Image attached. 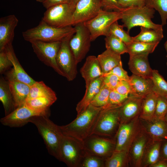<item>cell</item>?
Segmentation results:
<instances>
[{"mask_svg": "<svg viewBox=\"0 0 167 167\" xmlns=\"http://www.w3.org/2000/svg\"><path fill=\"white\" fill-rule=\"evenodd\" d=\"M86 152L106 159L115 151L116 141L114 139L96 135H91L83 141Z\"/></svg>", "mask_w": 167, "mask_h": 167, "instance_id": "cell-12", "label": "cell"}, {"mask_svg": "<svg viewBox=\"0 0 167 167\" xmlns=\"http://www.w3.org/2000/svg\"><path fill=\"white\" fill-rule=\"evenodd\" d=\"M120 5L123 8L137 6H145L146 0H118Z\"/></svg>", "mask_w": 167, "mask_h": 167, "instance_id": "cell-48", "label": "cell"}, {"mask_svg": "<svg viewBox=\"0 0 167 167\" xmlns=\"http://www.w3.org/2000/svg\"><path fill=\"white\" fill-rule=\"evenodd\" d=\"M114 90L121 94L129 95L131 91V87L129 81L125 80H120Z\"/></svg>", "mask_w": 167, "mask_h": 167, "instance_id": "cell-47", "label": "cell"}, {"mask_svg": "<svg viewBox=\"0 0 167 167\" xmlns=\"http://www.w3.org/2000/svg\"><path fill=\"white\" fill-rule=\"evenodd\" d=\"M56 101L45 97L32 99L25 102V105L30 109L42 112H50L49 107Z\"/></svg>", "mask_w": 167, "mask_h": 167, "instance_id": "cell-35", "label": "cell"}, {"mask_svg": "<svg viewBox=\"0 0 167 167\" xmlns=\"http://www.w3.org/2000/svg\"><path fill=\"white\" fill-rule=\"evenodd\" d=\"M75 6L71 3L55 5L46 9L42 19L53 26L62 28L72 26Z\"/></svg>", "mask_w": 167, "mask_h": 167, "instance_id": "cell-8", "label": "cell"}, {"mask_svg": "<svg viewBox=\"0 0 167 167\" xmlns=\"http://www.w3.org/2000/svg\"><path fill=\"white\" fill-rule=\"evenodd\" d=\"M86 153L83 141L64 135L59 160L70 167H79Z\"/></svg>", "mask_w": 167, "mask_h": 167, "instance_id": "cell-6", "label": "cell"}, {"mask_svg": "<svg viewBox=\"0 0 167 167\" xmlns=\"http://www.w3.org/2000/svg\"><path fill=\"white\" fill-rule=\"evenodd\" d=\"M36 0V1L37 2H41V3H42L44 1V0Z\"/></svg>", "mask_w": 167, "mask_h": 167, "instance_id": "cell-55", "label": "cell"}, {"mask_svg": "<svg viewBox=\"0 0 167 167\" xmlns=\"http://www.w3.org/2000/svg\"><path fill=\"white\" fill-rule=\"evenodd\" d=\"M79 0H71V3L75 6L76 3Z\"/></svg>", "mask_w": 167, "mask_h": 167, "instance_id": "cell-52", "label": "cell"}, {"mask_svg": "<svg viewBox=\"0 0 167 167\" xmlns=\"http://www.w3.org/2000/svg\"><path fill=\"white\" fill-rule=\"evenodd\" d=\"M157 96L158 95L152 92L143 97L141 111L139 116V118L149 120L153 118Z\"/></svg>", "mask_w": 167, "mask_h": 167, "instance_id": "cell-30", "label": "cell"}, {"mask_svg": "<svg viewBox=\"0 0 167 167\" xmlns=\"http://www.w3.org/2000/svg\"><path fill=\"white\" fill-rule=\"evenodd\" d=\"M162 142L153 140L150 138L144 151L141 166L150 167L159 160Z\"/></svg>", "mask_w": 167, "mask_h": 167, "instance_id": "cell-26", "label": "cell"}, {"mask_svg": "<svg viewBox=\"0 0 167 167\" xmlns=\"http://www.w3.org/2000/svg\"><path fill=\"white\" fill-rule=\"evenodd\" d=\"M105 160L86 152L79 167H105Z\"/></svg>", "mask_w": 167, "mask_h": 167, "instance_id": "cell-41", "label": "cell"}, {"mask_svg": "<svg viewBox=\"0 0 167 167\" xmlns=\"http://www.w3.org/2000/svg\"><path fill=\"white\" fill-rule=\"evenodd\" d=\"M8 58L11 62L13 68L9 71L17 80L32 86L35 82L26 72L20 64L15 53L12 44L7 45L4 49Z\"/></svg>", "mask_w": 167, "mask_h": 167, "instance_id": "cell-21", "label": "cell"}, {"mask_svg": "<svg viewBox=\"0 0 167 167\" xmlns=\"http://www.w3.org/2000/svg\"><path fill=\"white\" fill-rule=\"evenodd\" d=\"M159 160L167 161V140L162 143Z\"/></svg>", "mask_w": 167, "mask_h": 167, "instance_id": "cell-50", "label": "cell"}, {"mask_svg": "<svg viewBox=\"0 0 167 167\" xmlns=\"http://www.w3.org/2000/svg\"><path fill=\"white\" fill-rule=\"evenodd\" d=\"M145 6L156 10L159 12L163 26L167 24V0H146Z\"/></svg>", "mask_w": 167, "mask_h": 167, "instance_id": "cell-37", "label": "cell"}, {"mask_svg": "<svg viewBox=\"0 0 167 167\" xmlns=\"http://www.w3.org/2000/svg\"><path fill=\"white\" fill-rule=\"evenodd\" d=\"M123 26L118 24V21L113 23L110 28V34H112L120 39L126 45L133 41V37L131 36L127 31L123 29Z\"/></svg>", "mask_w": 167, "mask_h": 167, "instance_id": "cell-39", "label": "cell"}, {"mask_svg": "<svg viewBox=\"0 0 167 167\" xmlns=\"http://www.w3.org/2000/svg\"><path fill=\"white\" fill-rule=\"evenodd\" d=\"M164 120H165V121L167 123V114H166V115H165V117Z\"/></svg>", "mask_w": 167, "mask_h": 167, "instance_id": "cell-54", "label": "cell"}, {"mask_svg": "<svg viewBox=\"0 0 167 167\" xmlns=\"http://www.w3.org/2000/svg\"><path fill=\"white\" fill-rule=\"evenodd\" d=\"M19 20L14 15L0 19V51L4 50L9 45L12 44L14 32Z\"/></svg>", "mask_w": 167, "mask_h": 167, "instance_id": "cell-18", "label": "cell"}, {"mask_svg": "<svg viewBox=\"0 0 167 167\" xmlns=\"http://www.w3.org/2000/svg\"><path fill=\"white\" fill-rule=\"evenodd\" d=\"M128 151L126 150L115 151L106 159L105 167H123L128 162Z\"/></svg>", "mask_w": 167, "mask_h": 167, "instance_id": "cell-33", "label": "cell"}, {"mask_svg": "<svg viewBox=\"0 0 167 167\" xmlns=\"http://www.w3.org/2000/svg\"><path fill=\"white\" fill-rule=\"evenodd\" d=\"M121 11H108L102 9L96 16L84 23L90 32L92 41L100 36L109 34L111 25L121 19Z\"/></svg>", "mask_w": 167, "mask_h": 167, "instance_id": "cell-7", "label": "cell"}, {"mask_svg": "<svg viewBox=\"0 0 167 167\" xmlns=\"http://www.w3.org/2000/svg\"><path fill=\"white\" fill-rule=\"evenodd\" d=\"M102 9L101 0H79L74 11L72 26L92 19Z\"/></svg>", "mask_w": 167, "mask_h": 167, "instance_id": "cell-15", "label": "cell"}, {"mask_svg": "<svg viewBox=\"0 0 167 167\" xmlns=\"http://www.w3.org/2000/svg\"><path fill=\"white\" fill-rule=\"evenodd\" d=\"M103 10L108 11H121L124 9L118 0H101Z\"/></svg>", "mask_w": 167, "mask_h": 167, "instance_id": "cell-43", "label": "cell"}, {"mask_svg": "<svg viewBox=\"0 0 167 167\" xmlns=\"http://www.w3.org/2000/svg\"><path fill=\"white\" fill-rule=\"evenodd\" d=\"M141 128L153 140H167V123L165 120L153 118L146 120L139 118Z\"/></svg>", "mask_w": 167, "mask_h": 167, "instance_id": "cell-16", "label": "cell"}, {"mask_svg": "<svg viewBox=\"0 0 167 167\" xmlns=\"http://www.w3.org/2000/svg\"><path fill=\"white\" fill-rule=\"evenodd\" d=\"M166 66H167V62L166 63Z\"/></svg>", "mask_w": 167, "mask_h": 167, "instance_id": "cell-56", "label": "cell"}, {"mask_svg": "<svg viewBox=\"0 0 167 167\" xmlns=\"http://www.w3.org/2000/svg\"><path fill=\"white\" fill-rule=\"evenodd\" d=\"M163 31L141 27L139 34L133 37V41L158 44L164 37Z\"/></svg>", "mask_w": 167, "mask_h": 167, "instance_id": "cell-28", "label": "cell"}, {"mask_svg": "<svg viewBox=\"0 0 167 167\" xmlns=\"http://www.w3.org/2000/svg\"><path fill=\"white\" fill-rule=\"evenodd\" d=\"M150 167H167V161L159 160L151 165Z\"/></svg>", "mask_w": 167, "mask_h": 167, "instance_id": "cell-51", "label": "cell"}, {"mask_svg": "<svg viewBox=\"0 0 167 167\" xmlns=\"http://www.w3.org/2000/svg\"><path fill=\"white\" fill-rule=\"evenodd\" d=\"M50 115V112H42L33 110L24 104L1 118L0 122L4 126L11 127H18L23 126L29 122V120L33 117H49Z\"/></svg>", "mask_w": 167, "mask_h": 167, "instance_id": "cell-14", "label": "cell"}, {"mask_svg": "<svg viewBox=\"0 0 167 167\" xmlns=\"http://www.w3.org/2000/svg\"><path fill=\"white\" fill-rule=\"evenodd\" d=\"M143 97L129 94L127 98L120 107V123L127 122L139 116Z\"/></svg>", "mask_w": 167, "mask_h": 167, "instance_id": "cell-19", "label": "cell"}, {"mask_svg": "<svg viewBox=\"0 0 167 167\" xmlns=\"http://www.w3.org/2000/svg\"><path fill=\"white\" fill-rule=\"evenodd\" d=\"M131 91L129 94L143 97L153 92V83L151 78H145L133 74L129 80Z\"/></svg>", "mask_w": 167, "mask_h": 167, "instance_id": "cell-24", "label": "cell"}, {"mask_svg": "<svg viewBox=\"0 0 167 167\" xmlns=\"http://www.w3.org/2000/svg\"><path fill=\"white\" fill-rule=\"evenodd\" d=\"M164 47L167 53L166 57L167 58V41L165 42L164 44Z\"/></svg>", "mask_w": 167, "mask_h": 167, "instance_id": "cell-53", "label": "cell"}, {"mask_svg": "<svg viewBox=\"0 0 167 167\" xmlns=\"http://www.w3.org/2000/svg\"><path fill=\"white\" fill-rule=\"evenodd\" d=\"M149 137L143 129L140 130L133 141L129 150L128 156L133 166H141L144 151L149 140Z\"/></svg>", "mask_w": 167, "mask_h": 167, "instance_id": "cell-17", "label": "cell"}, {"mask_svg": "<svg viewBox=\"0 0 167 167\" xmlns=\"http://www.w3.org/2000/svg\"><path fill=\"white\" fill-rule=\"evenodd\" d=\"M75 32L71 37L69 45L78 64L84 58L89 50L92 41L90 32L84 23L74 26Z\"/></svg>", "mask_w": 167, "mask_h": 167, "instance_id": "cell-10", "label": "cell"}, {"mask_svg": "<svg viewBox=\"0 0 167 167\" xmlns=\"http://www.w3.org/2000/svg\"><path fill=\"white\" fill-rule=\"evenodd\" d=\"M75 32L74 27L59 28L51 26L42 19L36 26L22 32L24 39L30 42L38 41L45 42L62 41Z\"/></svg>", "mask_w": 167, "mask_h": 167, "instance_id": "cell-3", "label": "cell"}, {"mask_svg": "<svg viewBox=\"0 0 167 167\" xmlns=\"http://www.w3.org/2000/svg\"><path fill=\"white\" fill-rule=\"evenodd\" d=\"M121 19L122 25L127 28L129 33L133 27L137 26L163 30V26L154 23L152 19L154 17L155 10L144 6H132L124 8L121 11Z\"/></svg>", "mask_w": 167, "mask_h": 167, "instance_id": "cell-4", "label": "cell"}, {"mask_svg": "<svg viewBox=\"0 0 167 167\" xmlns=\"http://www.w3.org/2000/svg\"><path fill=\"white\" fill-rule=\"evenodd\" d=\"M39 97H47L55 101L57 99L55 92L42 81H36L30 86L29 92L26 101Z\"/></svg>", "mask_w": 167, "mask_h": 167, "instance_id": "cell-31", "label": "cell"}, {"mask_svg": "<svg viewBox=\"0 0 167 167\" xmlns=\"http://www.w3.org/2000/svg\"><path fill=\"white\" fill-rule=\"evenodd\" d=\"M148 54L130 56L129 68L133 74L145 78H150L153 70L150 66Z\"/></svg>", "mask_w": 167, "mask_h": 167, "instance_id": "cell-23", "label": "cell"}, {"mask_svg": "<svg viewBox=\"0 0 167 167\" xmlns=\"http://www.w3.org/2000/svg\"><path fill=\"white\" fill-rule=\"evenodd\" d=\"M120 107L102 109L90 135L112 137L116 134L120 123Z\"/></svg>", "mask_w": 167, "mask_h": 167, "instance_id": "cell-5", "label": "cell"}, {"mask_svg": "<svg viewBox=\"0 0 167 167\" xmlns=\"http://www.w3.org/2000/svg\"><path fill=\"white\" fill-rule=\"evenodd\" d=\"M71 0H44L42 3L46 9L52 6L62 3H70Z\"/></svg>", "mask_w": 167, "mask_h": 167, "instance_id": "cell-49", "label": "cell"}, {"mask_svg": "<svg viewBox=\"0 0 167 167\" xmlns=\"http://www.w3.org/2000/svg\"><path fill=\"white\" fill-rule=\"evenodd\" d=\"M61 41L45 42L35 41L30 42L34 52L44 64L53 68L59 75H65L58 65L57 57Z\"/></svg>", "mask_w": 167, "mask_h": 167, "instance_id": "cell-9", "label": "cell"}, {"mask_svg": "<svg viewBox=\"0 0 167 167\" xmlns=\"http://www.w3.org/2000/svg\"><path fill=\"white\" fill-rule=\"evenodd\" d=\"M73 35L68 36L61 41L57 57L58 65L65 77L69 81L74 79L77 73V64L69 45L70 40Z\"/></svg>", "mask_w": 167, "mask_h": 167, "instance_id": "cell-11", "label": "cell"}, {"mask_svg": "<svg viewBox=\"0 0 167 167\" xmlns=\"http://www.w3.org/2000/svg\"><path fill=\"white\" fill-rule=\"evenodd\" d=\"M45 116H36L31 118L29 122L36 127L42 138L49 153L59 160L60 148L64 136L59 126L54 123Z\"/></svg>", "mask_w": 167, "mask_h": 167, "instance_id": "cell-2", "label": "cell"}, {"mask_svg": "<svg viewBox=\"0 0 167 167\" xmlns=\"http://www.w3.org/2000/svg\"><path fill=\"white\" fill-rule=\"evenodd\" d=\"M129 95H122L115 90H110L108 103L102 107V108L106 109L120 107L126 100Z\"/></svg>", "mask_w": 167, "mask_h": 167, "instance_id": "cell-40", "label": "cell"}, {"mask_svg": "<svg viewBox=\"0 0 167 167\" xmlns=\"http://www.w3.org/2000/svg\"><path fill=\"white\" fill-rule=\"evenodd\" d=\"M121 55L106 49L97 56L103 75L109 72L122 62Z\"/></svg>", "mask_w": 167, "mask_h": 167, "instance_id": "cell-27", "label": "cell"}, {"mask_svg": "<svg viewBox=\"0 0 167 167\" xmlns=\"http://www.w3.org/2000/svg\"><path fill=\"white\" fill-rule=\"evenodd\" d=\"M12 65L5 51H0V73L1 74L10 69Z\"/></svg>", "mask_w": 167, "mask_h": 167, "instance_id": "cell-45", "label": "cell"}, {"mask_svg": "<svg viewBox=\"0 0 167 167\" xmlns=\"http://www.w3.org/2000/svg\"><path fill=\"white\" fill-rule=\"evenodd\" d=\"M80 72L85 81V88L103 75L97 57L93 55L88 56L86 58L85 62L80 69Z\"/></svg>", "mask_w": 167, "mask_h": 167, "instance_id": "cell-22", "label": "cell"}, {"mask_svg": "<svg viewBox=\"0 0 167 167\" xmlns=\"http://www.w3.org/2000/svg\"><path fill=\"white\" fill-rule=\"evenodd\" d=\"M105 41L107 49H109L120 55L127 53L126 45L114 35L110 33L105 36Z\"/></svg>", "mask_w": 167, "mask_h": 167, "instance_id": "cell-34", "label": "cell"}, {"mask_svg": "<svg viewBox=\"0 0 167 167\" xmlns=\"http://www.w3.org/2000/svg\"><path fill=\"white\" fill-rule=\"evenodd\" d=\"M0 100L3 105L5 115L15 109L8 82L2 76L0 79Z\"/></svg>", "mask_w": 167, "mask_h": 167, "instance_id": "cell-29", "label": "cell"}, {"mask_svg": "<svg viewBox=\"0 0 167 167\" xmlns=\"http://www.w3.org/2000/svg\"><path fill=\"white\" fill-rule=\"evenodd\" d=\"M103 78L102 76L98 78L86 88L84 97L76 105V109L77 116L84 111L90 104L91 102L99 91L103 83Z\"/></svg>", "mask_w": 167, "mask_h": 167, "instance_id": "cell-25", "label": "cell"}, {"mask_svg": "<svg viewBox=\"0 0 167 167\" xmlns=\"http://www.w3.org/2000/svg\"><path fill=\"white\" fill-rule=\"evenodd\" d=\"M103 77V83L110 90H114L120 80L117 76L110 74Z\"/></svg>", "mask_w": 167, "mask_h": 167, "instance_id": "cell-46", "label": "cell"}, {"mask_svg": "<svg viewBox=\"0 0 167 167\" xmlns=\"http://www.w3.org/2000/svg\"><path fill=\"white\" fill-rule=\"evenodd\" d=\"M6 77L16 109L25 103L29 92L30 86L16 79L9 71L6 73Z\"/></svg>", "mask_w": 167, "mask_h": 167, "instance_id": "cell-20", "label": "cell"}, {"mask_svg": "<svg viewBox=\"0 0 167 167\" xmlns=\"http://www.w3.org/2000/svg\"><path fill=\"white\" fill-rule=\"evenodd\" d=\"M150 78L153 83V91L158 95L167 97V82L158 71L153 70Z\"/></svg>", "mask_w": 167, "mask_h": 167, "instance_id": "cell-36", "label": "cell"}, {"mask_svg": "<svg viewBox=\"0 0 167 167\" xmlns=\"http://www.w3.org/2000/svg\"><path fill=\"white\" fill-rule=\"evenodd\" d=\"M167 113V97L158 95L156 106L153 118L165 120V117Z\"/></svg>", "mask_w": 167, "mask_h": 167, "instance_id": "cell-42", "label": "cell"}, {"mask_svg": "<svg viewBox=\"0 0 167 167\" xmlns=\"http://www.w3.org/2000/svg\"><path fill=\"white\" fill-rule=\"evenodd\" d=\"M110 91V90L103 82L99 91L91 102L90 104L97 107L104 106L108 103Z\"/></svg>", "mask_w": 167, "mask_h": 167, "instance_id": "cell-38", "label": "cell"}, {"mask_svg": "<svg viewBox=\"0 0 167 167\" xmlns=\"http://www.w3.org/2000/svg\"><path fill=\"white\" fill-rule=\"evenodd\" d=\"M102 109L90 104L71 122L60 128L64 135L83 141L90 135Z\"/></svg>", "mask_w": 167, "mask_h": 167, "instance_id": "cell-1", "label": "cell"}, {"mask_svg": "<svg viewBox=\"0 0 167 167\" xmlns=\"http://www.w3.org/2000/svg\"><path fill=\"white\" fill-rule=\"evenodd\" d=\"M158 44H151L132 41L127 45V52L130 56L148 54L153 52Z\"/></svg>", "mask_w": 167, "mask_h": 167, "instance_id": "cell-32", "label": "cell"}, {"mask_svg": "<svg viewBox=\"0 0 167 167\" xmlns=\"http://www.w3.org/2000/svg\"><path fill=\"white\" fill-rule=\"evenodd\" d=\"M139 116L125 123H121L115 136V151H128L135 137L140 129Z\"/></svg>", "mask_w": 167, "mask_h": 167, "instance_id": "cell-13", "label": "cell"}, {"mask_svg": "<svg viewBox=\"0 0 167 167\" xmlns=\"http://www.w3.org/2000/svg\"><path fill=\"white\" fill-rule=\"evenodd\" d=\"M110 74L114 75L121 79L129 81V79L130 76L128 75L127 71H125L122 67V62L109 72L103 75L102 76Z\"/></svg>", "mask_w": 167, "mask_h": 167, "instance_id": "cell-44", "label": "cell"}]
</instances>
